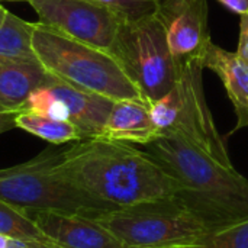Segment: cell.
Here are the masks:
<instances>
[{
  "instance_id": "8",
  "label": "cell",
  "mask_w": 248,
  "mask_h": 248,
  "mask_svg": "<svg viewBox=\"0 0 248 248\" xmlns=\"http://www.w3.org/2000/svg\"><path fill=\"white\" fill-rule=\"evenodd\" d=\"M41 23L51 29L92 45L110 51L121 25L125 22L112 9L94 0H28Z\"/></svg>"
},
{
  "instance_id": "3",
  "label": "cell",
  "mask_w": 248,
  "mask_h": 248,
  "mask_svg": "<svg viewBox=\"0 0 248 248\" xmlns=\"http://www.w3.org/2000/svg\"><path fill=\"white\" fill-rule=\"evenodd\" d=\"M32 46L36 60L55 78L112 100L138 99L140 90L106 51L71 39L35 22Z\"/></svg>"
},
{
  "instance_id": "22",
  "label": "cell",
  "mask_w": 248,
  "mask_h": 248,
  "mask_svg": "<svg viewBox=\"0 0 248 248\" xmlns=\"http://www.w3.org/2000/svg\"><path fill=\"white\" fill-rule=\"evenodd\" d=\"M217 1L221 3L230 12L237 13L240 16L248 13V0H217Z\"/></svg>"
},
{
  "instance_id": "25",
  "label": "cell",
  "mask_w": 248,
  "mask_h": 248,
  "mask_svg": "<svg viewBox=\"0 0 248 248\" xmlns=\"http://www.w3.org/2000/svg\"><path fill=\"white\" fill-rule=\"evenodd\" d=\"M7 243H9V238L0 234V248H6Z\"/></svg>"
},
{
  "instance_id": "23",
  "label": "cell",
  "mask_w": 248,
  "mask_h": 248,
  "mask_svg": "<svg viewBox=\"0 0 248 248\" xmlns=\"http://www.w3.org/2000/svg\"><path fill=\"white\" fill-rule=\"evenodd\" d=\"M6 248H60L51 244H42V243H35V241H23V240H10Z\"/></svg>"
},
{
  "instance_id": "7",
  "label": "cell",
  "mask_w": 248,
  "mask_h": 248,
  "mask_svg": "<svg viewBox=\"0 0 248 248\" xmlns=\"http://www.w3.org/2000/svg\"><path fill=\"white\" fill-rule=\"evenodd\" d=\"M109 54L148 103L169 93L180 74V64L170 52L164 28L155 13L125 20Z\"/></svg>"
},
{
  "instance_id": "13",
  "label": "cell",
  "mask_w": 248,
  "mask_h": 248,
  "mask_svg": "<svg viewBox=\"0 0 248 248\" xmlns=\"http://www.w3.org/2000/svg\"><path fill=\"white\" fill-rule=\"evenodd\" d=\"M202 65L221 78L234 106L237 124L231 134L248 128V62L235 52L211 42L202 57Z\"/></svg>"
},
{
  "instance_id": "9",
  "label": "cell",
  "mask_w": 248,
  "mask_h": 248,
  "mask_svg": "<svg viewBox=\"0 0 248 248\" xmlns=\"http://www.w3.org/2000/svg\"><path fill=\"white\" fill-rule=\"evenodd\" d=\"M113 102L54 77L29 96L23 110L71 122L80 131L81 140H87L102 135Z\"/></svg>"
},
{
  "instance_id": "24",
  "label": "cell",
  "mask_w": 248,
  "mask_h": 248,
  "mask_svg": "<svg viewBox=\"0 0 248 248\" xmlns=\"http://www.w3.org/2000/svg\"><path fill=\"white\" fill-rule=\"evenodd\" d=\"M7 9H4L1 4H0V26L3 25V22H4V19H6V15H7Z\"/></svg>"
},
{
  "instance_id": "15",
  "label": "cell",
  "mask_w": 248,
  "mask_h": 248,
  "mask_svg": "<svg viewBox=\"0 0 248 248\" xmlns=\"http://www.w3.org/2000/svg\"><path fill=\"white\" fill-rule=\"evenodd\" d=\"M33 23L7 12L0 26V64L17 61H35L32 46Z\"/></svg>"
},
{
  "instance_id": "5",
  "label": "cell",
  "mask_w": 248,
  "mask_h": 248,
  "mask_svg": "<svg viewBox=\"0 0 248 248\" xmlns=\"http://www.w3.org/2000/svg\"><path fill=\"white\" fill-rule=\"evenodd\" d=\"M180 74L174 87L150 103L151 118L163 135H177L218 163L234 167L225 140L219 134L208 108L203 90L202 60L179 62Z\"/></svg>"
},
{
  "instance_id": "14",
  "label": "cell",
  "mask_w": 248,
  "mask_h": 248,
  "mask_svg": "<svg viewBox=\"0 0 248 248\" xmlns=\"http://www.w3.org/2000/svg\"><path fill=\"white\" fill-rule=\"evenodd\" d=\"M52 78L38 60L0 64V105L23 110L29 96Z\"/></svg>"
},
{
  "instance_id": "21",
  "label": "cell",
  "mask_w": 248,
  "mask_h": 248,
  "mask_svg": "<svg viewBox=\"0 0 248 248\" xmlns=\"http://www.w3.org/2000/svg\"><path fill=\"white\" fill-rule=\"evenodd\" d=\"M20 110L9 109L0 105V134L16 128V116Z\"/></svg>"
},
{
  "instance_id": "19",
  "label": "cell",
  "mask_w": 248,
  "mask_h": 248,
  "mask_svg": "<svg viewBox=\"0 0 248 248\" xmlns=\"http://www.w3.org/2000/svg\"><path fill=\"white\" fill-rule=\"evenodd\" d=\"M115 13L124 20H137L155 13L158 0H94Z\"/></svg>"
},
{
  "instance_id": "4",
  "label": "cell",
  "mask_w": 248,
  "mask_h": 248,
  "mask_svg": "<svg viewBox=\"0 0 248 248\" xmlns=\"http://www.w3.org/2000/svg\"><path fill=\"white\" fill-rule=\"evenodd\" d=\"M61 154L45 150L29 161L0 169V201L28 211L99 218L96 202L62 174Z\"/></svg>"
},
{
  "instance_id": "2",
  "label": "cell",
  "mask_w": 248,
  "mask_h": 248,
  "mask_svg": "<svg viewBox=\"0 0 248 248\" xmlns=\"http://www.w3.org/2000/svg\"><path fill=\"white\" fill-rule=\"evenodd\" d=\"M179 183L177 199L215 228L248 219V179L177 135L145 145Z\"/></svg>"
},
{
  "instance_id": "20",
  "label": "cell",
  "mask_w": 248,
  "mask_h": 248,
  "mask_svg": "<svg viewBox=\"0 0 248 248\" xmlns=\"http://www.w3.org/2000/svg\"><path fill=\"white\" fill-rule=\"evenodd\" d=\"M235 54L248 62V13L240 16V36Z\"/></svg>"
},
{
  "instance_id": "1",
  "label": "cell",
  "mask_w": 248,
  "mask_h": 248,
  "mask_svg": "<svg viewBox=\"0 0 248 248\" xmlns=\"http://www.w3.org/2000/svg\"><path fill=\"white\" fill-rule=\"evenodd\" d=\"M60 169L96 202L100 217L174 199L180 189L176 179L147 151L100 137L76 141L64 150Z\"/></svg>"
},
{
  "instance_id": "18",
  "label": "cell",
  "mask_w": 248,
  "mask_h": 248,
  "mask_svg": "<svg viewBox=\"0 0 248 248\" xmlns=\"http://www.w3.org/2000/svg\"><path fill=\"white\" fill-rule=\"evenodd\" d=\"M185 248H248V219L218 228L205 235L198 244Z\"/></svg>"
},
{
  "instance_id": "10",
  "label": "cell",
  "mask_w": 248,
  "mask_h": 248,
  "mask_svg": "<svg viewBox=\"0 0 248 248\" xmlns=\"http://www.w3.org/2000/svg\"><path fill=\"white\" fill-rule=\"evenodd\" d=\"M155 16L164 28L170 52L179 62L202 60L212 42L206 0H158Z\"/></svg>"
},
{
  "instance_id": "26",
  "label": "cell",
  "mask_w": 248,
  "mask_h": 248,
  "mask_svg": "<svg viewBox=\"0 0 248 248\" xmlns=\"http://www.w3.org/2000/svg\"><path fill=\"white\" fill-rule=\"evenodd\" d=\"M7 1H28V0H7Z\"/></svg>"
},
{
  "instance_id": "11",
  "label": "cell",
  "mask_w": 248,
  "mask_h": 248,
  "mask_svg": "<svg viewBox=\"0 0 248 248\" xmlns=\"http://www.w3.org/2000/svg\"><path fill=\"white\" fill-rule=\"evenodd\" d=\"M39 230L60 248H125L97 221L46 211H29Z\"/></svg>"
},
{
  "instance_id": "12",
  "label": "cell",
  "mask_w": 248,
  "mask_h": 248,
  "mask_svg": "<svg viewBox=\"0 0 248 248\" xmlns=\"http://www.w3.org/2000/svg\"><path fill=\"white\" fill-rule=\"evenodd\" d=\"M160 137L161 134L151 118L150 103L141 97L115 100L100 135V138L110 141L144 147Z\"/></svg>"
},
{
  "instance_id": "6",
  "label": "cell",
  "mask_w": 248,
  "mask_h": 248,
  "mask_svg": "<svg viewBox=\"0 0 248 248\" xmlns=\"http://www.w3.org/2000/svg\"><path fill=\"white\" fill-rule=\"evenodd\" d=\"M125 248H185L218 230L177 198L138 205L96 218Z\"/></svg>"
},
{
  "instance_id": "16",
  "label": "cell",
  "mask_w": 248,
  "mask_h": 248,
  "mask_svg": "<svg viewBox=\"0 0 248 248\" xmlns=\"http://www.w3.org/2000/svg\"><path fill=\"white\" fill-rule=\"evenodd\" d=\"M16 128L39 137L54 145L76 142L81 140L80 131L67 121H58L36 112L20 110L16 116Z\"/></svg>"
},
{
  "instance_id": "17",
  "label": "cell",
  "mask_w": 248,
  "mask_h": 248,
  "mask_svg": "<svg viewBox=\"0 0 248 248\" xmlns=\"http://www.w3.org/2000/svg\"><path fill=\"white\" fill-rule=\"evenodd\" d=\"M0 234L10 240L35 241L55 246L39 230L28 209L13 206L3 201H0Z\"/></svg>"
}]
</instances>
